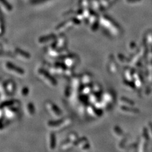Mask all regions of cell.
I'll list each match as a JSON object with an SVG mask.
<instances>
[{
	"label": "cell",
	"mask_w": 152,
	"mask_h": 152,
	"mask_svg": "<svg viewBox=\"0 0 152 152\" xmlns=\"http://www.w3.org/2000/svg\"><path fill=\"white\" fill-rule=\"evenodd\" d=\"M5 87H6V89L7 93L9 95H12L14 93H15V91L16 90V86L15 82L13 81L10 80H7L5 81Z\"/></svg>",
	"instance_id": "cell-9"
},
{
	"label": "cell",
	"mask_w": 152,
	"mask_h": 152,
	"mask_svg": "<svg viewBox=\"0 0 152 152\" xmlns=\"http://www.w3.org/2000/svg\"><path fill=\"white\" fill-rule=\"evenodd\" d=\"M9 95L7 93L5 82L0 81V99L2 101L6 100Z\"/></svg>",
	"instance_id": "cell-11"
},
{
	"label": "cell",
	"mask_w": 152,
	"mask_h": 152,
	"mask_svg": "<svg viewBox=\"0 0 152 152\" xmlns=\"http://www.w3.org/2000/svg\"><path fill=\"white\" fill-rule=\"evenodd\" d=\"M37 76L43 83L51 87L57 86V82L53 75L48 70L43 68H38L37 70Z\"/></svg>",
	"instance_id": "cell-1"
},
{
	"label": "cell",
	"mask_w": 152,
	"mask_h": 152,
	"mask_svg": "<svg viewBox=\"0 0 152 152\" xmlns=\"http://www.w3.org/2000/svg\"><path fill=\"white\" fill-rule=\"evenodd\" d=\"M29 93V89L27 87H23L20 91L21 95L23 97L27 96L28 95Z\"/></svg>",
	"instance_id": "cell-12"
},
{
	"label": "cell",
	"mask_w": 152,
	"mask_h": 152,
	"mask_svg": "<svg viewBox=\"0 0 152 152\" xmlns=\"http://www.w3.org/2000/svg\"><path fill=\"white\" fill-rule=\"evenodd\" d=\"M69 122V119L60 118L55 119V121H49L47 124V126L52 131H60L66 128Z\"/></svg>",
	"instance_id": "cell-2"
},
{
	"label": "cell",
	"mask_w": 152,
	"mask_h": 152,
	"mask_svg": "<svg viewBox=\"0 0 152 152\" xmlns=\"http://www.w3.org/2000/svg\"><path fill=\"white\" fill-rule=\"evenodd\" d=\"M3 117V110L1 107H0V119L2 118Z\"/></svg>",
	"instance_id": "cell-13"
},
{
	"label": "cell",
	"mask_w": 152,
	"mask_h": 152,
	"mask_svg": "<svg viewBox=\"0 0 152 152\" xmlns=\"http://www.w3.org/2000/svg\"><path fill=\"white\" fill-rule=\"evenodd\" d=\"M25 113L28 116H32L36 112L35 106L33 103L28 102L25 106Z\"/></svg>",
	"instance_id": "cell-10"
},
{
	"label": "cell",
	"mask_w": 152,
	"mask_h": 152,
	"mask_svg": "<svg viewBox=\"0 0 152 152\" xmlns=\"http://www.w3.org/2000/svg\"><path fill=\"white\" fill-rule=\"evenodd\" d=\"M48 70L54 76H60L63 73H65L64 66H63L62 64H60V62L55 63L52 66H50Z\"/></svg>",
	"instance_id": "cell-7"
},
{
	"label": "cell",
	"mask_w": 152,
	"mask_h": 152,
	"mask_svg": "<svg viewBox=\"0 0 152 152\" xmlns=\"http://www.w3.org/2000/svg\"><path fill=\"white\" fill-rule=\"evenodd\" d=\"M15 58L22 62H27L30 59V55L21 48H15L14 52Z\"/></svg>",
	"instance_id": "cell-6"
},
{
	"label": "cell",
	"mask_w": 152,
	"mask_h": 152,
	"mask_svg": "<svg viewBox=\"0 0 152 152\" xmlns=\"http://www.w3.org/2000/svg\"><path fill=\"white\" fill-rule=\"evenodd\" d=\"M3 68L5 72L17 77H22L25 74L24 70L22 68L9 61H6L3 64Z\"/></svg>",
	"instance_id": "cell-3"
},
{
	"label": "cell",
	"mask_w": 152,
	"mask_h": 152,
	"mask_svg": "<svg viewBox=\"0 0 152 152\" xmlns=\"http://www.w3.org/2000/svg\"><path fill=\"white\" fill-rule=\"evenodd\" d=\"M19 105L18 101L16 104L11 106H8L2 108L3 110V116L8 121H11L15 119L19 114Z\"/></svg>",
	"instance_id": "cell-5"
},
{
	"label": "cell",
	"mask_w": 152,
	"mask_h": 152,
	"mask_svg": "<svg viewBox=\"0 0 152 152\" xmlns=\"http://www.w3.org/2000/svg\"><path fill=\"white\" fill-rule=\"evenodd\" d=\"M2 52H3V48L1 47V45H0V55L2 54Z\"/></svg>",
	"instance_id": "cell-14"
},
{
	"label": "cell",
	"mask_w": 152,
	"mask_h": 152,
	"mask_svg": "<svg viewBox=\"0 0 152 152\" xmlns=\"http://www.w3.org/2000/svg\"><path fill=\"white\" fill-rule=\"evenodd\" d=\"M45 108L48 113L55 119L61 118L62 112L60 109L51 101H46L45 103Z\"/></svg>",
	"instance_id": "cell-4"
},
{
	"label": "cell",
	"mask_w": 152,
	"mask_h": 152,
	"mask_svg": "<svg viewBox=\"0 0 152 152\" xmlns=\"http://www.w3.org/2000/svg\"><path fill=\"white\" fill-rule=\"evenodd\" d=\"M57 145V139L54 132L51 131L47 136V146L50 151L55 149Z\"/></svg>",
	"instance_id": "cell-8"
}]
</instances>
